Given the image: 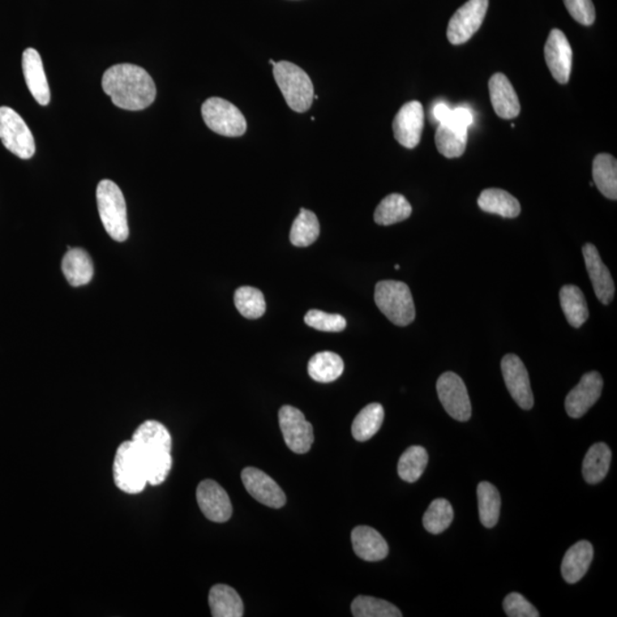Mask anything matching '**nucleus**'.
<instances>
[{"mask_svg": "<svg viewBox=\"0 0 617 617\" xmlns=\"http://www.w3.org/2000/svg\"><path fill=\"white\" fill-rule=\"evenodd\" d=\"M206 125L217 134L238 137L245 134L247 123L237 106L221 97H211L201 106Z\"/></svg>", "mask_w": 617, "mask_h": 617, "instance_id": "obj_6", "label": "nucleus"}, {"mask_svg": "<svg viewBox=\"0 0 617 617\" xmlns=\"http://www.w3.org/2000/svg\"><path fill=\"white\" fill-rule=\"evenodd\" d=\"M544 57L554 78L559 84H567L573 66V51L567 37L561 30L554 29L548 34L544 47Z\"/></svg>", "mask_w": 617, "mask_h": 617, "instance_id": "obj_13", "label": "nucleus"}, {"mask_svg": "<svg viewBox=\"0 0 617 617\" xmlns=\"http://www.w3.org/2000/svg\"><path fill=\"white\" fill-rule=\"evenodd\" d=\"M320 226L316 214L302 208L291 226L290 243L297 247H308L318 239Z\"/></svg>", "mask_w": 617, "mask_h": 617, "instance_id": "obj_33", "label": "nucleus"}, {"mask_svg": "<svg viewBox=\"0 0 617 617\" xmlns=\"http://www.w3.org/2000/svg\"><path fill=\"white\" fill-rule=\"evenodd\" d=\"M449 120L458 124V125L469 128V126L473 125L474 115L468 108H457L452 110L451 118H449Z\"/></svg>", "mask_w": 617, "mask_h": 617, "instance_id": "obj_41", "label": "nucleus"}, {"mask_svg": "<svg viewBox=\"0 0 617 617\" xmlns=\"http://www.w3.org/2000/svg\"><path fill=\"white\" fill-rule=\"evenodd\" d=\"M436 147L446 158H458L465 152L468 127L451 122L439 124L436 132Z\"/></svg>", "mask_w": 617, "mask_h": 617, "instance_id": "obj_23", "label": "nucleus"}, {"mask_svg": "<svg viewBox=\"0 0 617 617\" xmlns=\"http://www.w3.org/2000/svg\"><path fill=\"white\" fill-rule=\"evenodd\" d=\"M501 370L513 401L520 409L529 410L533 409L534 396L531 392L529 372L524 363L516 355L509 354L501 362Z\"/></svg>", "mask_w": 617, "mask_h": 617, "instance_id": "obj_11", "label": "nucleus"}, {"mask_svg": "<svg viewBox=\"0 0 617 617\" xmlns=\"http://www.w3.org/2000/svg\"><path fill=\"white\" fill-rule=\"evenodd\" d=\"M0 140L8 152L21 160H30L36 152L32 131L15 110L0 106Z\"/></svg>", "mask_w": 617, "mask_h": 617, "instance_id": "obj_7", "label": "nucleus"}, {"mask_svg": "<svg viewBox=\"0 0 617 617\" xmlns=\"http://www.w3.org/2000/svg\"><path fill=\"white\" fill-rule=\"evenodd\" d=\"M603 381L598 372H590L582 376L580 382L565 401V409L569 417L580 419L602 396Z\"/></svg>", "mask_w": 617, "mask_h": 617, "instance_id": "obj_15", "label": "nucleus"}, {"mask_svg": "<svg viewBox=\"0 0 617 617\" xmlns=\"http://www.w3.org/2000/svg\"><path fill=\"white\" fill-rule=\"evenodd\" d=\"M454 520L452 504L445 499L432 501L423 516V526L428 533L440 534L451 526Z\"/></svg>", "mask_w": 617, "mask_h": 617, "instance_id": "obj_36", "label": "nucleus"}, {"mask_svg": "<svg viewBox=\"0 0 617 617\" xmlns=\"http://www.w3.org/2000/svg\"><path fill=\"white\" fill-rule=\"evenodd\" d=\"M214 617H242L244 603L237 591L226 585H214L208 595Z\"/></svg>", "mask_w": 617, "mask_h": 617, "instance_id": "obj_25", "label": "nucleus"}, {"mask_svg": "<svg viewBox=\"0 0 617 617\" xmlns=\"http://www.w3.org/2000/svg\"><path fill=\"white\" fill-rule=\"evenodd\" d=\"M351 612L355 617H401L398 608L383 599L359 595L351 603Z\"/></svg>", "mask_w": 617, "mask_h": 617, "instance_id": "obj_37", "label": "nucleus"}, {"mask_svg": "<svg viewBox=\"0 0 617 617\" xmlns=\"http://www.w3.org/2000/svg\"><path fill=\"white\" fill-rule=\"evenodd\" d=\"M280 426L287 447L297 454H306L314 444V428L304 418L301 410L293 406H282L280 410Z\"/></svg>", "mask_w": 617, "mask_h": 617, "instance_id": "obj_10", "label": "nucleus"}, {"mask_svg": "<svg viewBox=\"0 0 617 617\" xmlns=\"http://www.w3.org/2000/svg\"><path fill=\"white\" fill-rule=\"evenodd\" d=\"M102 88L120 109L140 111L152 106L157 89L152 76L134 64H117L103 75Z\"/></svg>", "mask_w": 617, "mask_h": 617, "instance_id": "obj_1", "label": "nucleus"}, {"mask_svg": "<svg viewBox=\"0 0 617 617\" xmlns=\"http://www.w3.org/2000/svg\"><path fill=\"white\" fill-rule=\"evenodd\" d=\"M196 496L201 512L208 520L226 522L233 516L228 493L214 480H203L197 487Z\"/></svg>", "mask_w": 617, "mask_h": 617, "instance_id": "obj_12", "label": "nucleus"}, {"mask_svg": "<svg viewBox=\"0 0 617 617\" xmlns=\"http://www.w3.org/2000/svg\"><path fill=\"white\" fill-rule=\"evenodd\" d=\"M235 306L240 315L247 319H259L265 314L264 295L262 291L251 286L239 287L235 293Z\"/></svg>", "mask_w": 617, "mask_h": 617, "instance_id": "obj_35", "label": "nucleus"}, {"mask_svg": "<svg viewBox=\"0 0 617 617\" xmlns=\"http://www.w3.org/2000/svg\"><path fill=\"white\" fill-rule=\"evenodd\" d=\"M451 114L452 110L445 103H438V105H436L434 111H432V115L439 124L447 123L449 118H451Z\"/></svg>", "mask_w": 617, "mask_h": 617, "instance_id": "obj_42", "label": "nucleus"}, {"mask_svg": "<svg viewBox=\"0 0 617 617\" xmlns=\"http://www.w3.org/2000/svg\"><path fill=\"white\" fill-rule=\"evenodd\" d=\"M491 101L493 108L499 117L503 119L516 118L520 113V102L513 86L507 76L495 74L492 76L490 83Z\"/></svg>", "mask_w": 617, "mask_h": 617, "instance_id": "obj_19", "label": "nucleus"}, {"mask_svg": "<svg viewBox=\"0 0 617 617\" xmlns=\"http://www.w3.org/2000/svg\"><path fill=\"white\" fill-rule=\"evenodd\" d=\"M505 614L509 617H539V612L524 595L512 593L503 602Z\"/></svg>", "mask_w": 617, "mask_h": 617, "instance_id": "obj_39", "label": "nucleus"}, {"mask_svg": "<svg viewBox=\"0 0 617 617\" xmlns=\"http://www.w3.org/2000/svg\"><path fill=\"white\" fill-rule=\"evenodd\" d=\"M437 393L444 409L454 419L469 421L471 402L465 382L453 372H446L437 381Z\"/></svg>", "mask_w": 617, "mask_h": 617, "instance_id": "obj_8", "label": "nucleus"}, {"mask_svg": "<svg viewBox=\"0 0 617 617\" xmlns=\"http://www.w3.org/2000/svg\"><path fill=\"white\" fill-rule=\"evenodd\" d=\"M355 554L366 561L383 560L389 554L388 543L382 535L372 527L358 526L351 533Z\"/></svg>", "mask_w": 617, "mask_h": 617, "instance_id": "obj_20", "label": "nucleus"}, {"mask_svg": "<svg viewBox=\"0 0 617 617\" xmlns=\"http://www.w3.org/2000/svg\"><path fill=\"white\" fill-rule=\"evenodd\" d=\"M559 297L566 319L573 327L580 328L589 318L585 294L576 285H566L560 290Z\"/></svg>", "mask_w": 617, "mask_h": 617, "instance_id": "obj_28", "label": "nucleus"}, {"mask_svg": "<svg viewBox=\"0 0 617 617\" xmlns=\"http://www.w3.org/2000/svg\"><path fill=\"white\" fill-rule=\"evenodd\" d=\"M569 14L576 23L593 25L595 20V8L593 0H564Z\"/></svg>", "mask_w": 617, "mask_h": 617, "instance_id": "obj_40", "label": "nucleus"}, {"mask_svg": "<svg viewBox=\"0 0 617 617\" xmlns=\"http://www.w3.org/2000/svg\"><path fill=\"white\" fill-rule=\"evenodd\" d=\"M478 206L483 212L507 218L517 217L521 211L520 201L509 192L496 188L483 190L479 196Z\"/></svg>", "mask_w": 617, "mask_h": 617, "instance_id": "obj_24", "label": "nucleus"}, {"mask_svg": "<svg viewBox=\"0 0 617 617\" xmlns=\"http://www.w3.org/2000/svg\"><path fill=\"white\" fill-rule=\"evenodd\" d=\"M479 517L486 529H493L500 520L501 496L494 485L482 482L477 488Z\"/></svg>", "mask_w": 617, "mask_h": 617, "instance_id": "obj_32", "label": "nucleus"}, {"mask_svg": "<svg viewBox=\"0 0 617 617\" xmlns=\"http://www.w3.org/2000/svg\"><path fill=\"white\" fill-rule=\"evenodd\" d=\"M115 486L127 494H139L148 485L145 466L132 440L120 444L114 461Z\"/></svg>", "mask_w": 617, "mask_h": 617, "instance_id": "obj_5", "label": "nucleus"}, {"mask_svg": "<svg viewBox=\"0 0 617 617\" xmlns=\"http://www.w3.org/2000/svg\"><path fill=\"white\" fill-rule=\"evenodd\" d=\"M428 456L421 446H411L407 448L398 462V474L406 483L418 482L426 470Z\"/></svg>", "mask_w": 617, "mask_h": 617, "instance_id": "obj_34", "label": "nucleus"}, {"mask_svg": "<svg viewBox=\"0 0 617 617\" xmlns=\"http://www.w3.org/2000/svg\"><path fill=\"white\" fill-rule=\"evenodd\" d=\"M345 363L340 355L329 351L316 354L308 364V375L319 383L333 382L342 375Z\"/></svg>", "mask_w": 617, "mask_h": 617, "instance_id": "obj_29", "label": "nucleus"}, {"mask_svg": "<svg viewBox=\"0 0 617 617\" xmlns=\"http://www.w3.org/2000/svg\"><path fill=\"white\" fill-rule=\"evenodd\" d=\"M304 321L308 326L321 332H342L346 327L345 317L337 314H327L320 310H310L304 317Z\"/></svg>", "mask_w": 617, "mask_h": 617, "instance_id": "obj_38", "label": "nucleus"}, {"mask_svg": "<svg viewBox=\"0 0 617 617\" xmlns=\"http://www.w3.org/2000/svg\"><path fill=\"white\" fill-rule=\"evenodd\" d=\"M593 177L595 186L608 199L617 198V161L612 154L600 153L594 158Z\"/></svg>", "mask_w": 617, "mask_h": 617, "instance_id": "obj_27", "label": "nucleus"}, {"mask_svg": "<svg viewBox=\"0 0 617 617\" xmlns=\"http://www.w3.org/2000/svg\"><path fill=\"white\" fill-rule=\"evenodd\" d=\"M273 76L291 110L303 114L311 108L314 85L303 69L294 63L281 61L274 64Z\"/></svg>", "mask_w": 617, "mask_h": 617, "instance_id": "obj_3", "label": "nucleus"}, {"mask_svg": "<svg viewBox=\"0 0 617 617\" xmlns=\"http://www.w3.org/2000/svg\"><path fill=\"white\" fill-rule=\"evenodd\" d=\"M98 213L106 233L115 242L128 238L126 201L120 188L110 180H102L97 190Z\"/></svg>", "mask_w": 617, "mask_h": 617, "instance_id": "obj_2", "label": "nucleus"}, {"mask_svg": "<svg viewBox=\"0 0 617 617\" xmlns=\"http://www.w3.org/2000/svg\"><path fill=\"white\" fill-rule=\"evenodd\" d=\"M242 480L246 491L257 502L269 508L281 509L286 503L285 493L274 480L260 469L246 468L243 470Z\"/></svg>", "mask_w": 617, "mask_h": 617, "instance_id": "obj_16", "label": "nucleus"}, {"mask_svg": "<svg viewBox=\"0 0 617 617\" xmlns=\"http://www.w3.org/2000/svg\"><path fill=\"white\" fill-rule=\"evenodd\" d=\"M411 206L404 196L392 194L381 201L374 213V221L380 226L396 225L411 216Z\"/></svg>", "mask_w": 617, "mask_h": 617, "instance_id": "obj_31", "label": "nucleus"}, {"mask_svg": "<svg viewBox=\"0 0 617 617\" xmlns=\"http://www.w3.org/2000/svg\"><path fill=\"white\" fill-rule=\"evenodd\" d=\"M582 252L595 295H597L599 301L603 304L611 303L612 299H614L615 285L610 270H608L599 255L597 247L593 245V244H585L582 248Z\"/></svg>", "mask_w": 617, "mask_h": 617, "instance_id": "obj_17", "label": "nucleus"}, {"mask_svg": "<svg viewBox=\"0 0 617 617\" xmlns=\"http://www.w3.org/2000/svg\"><path fill=\"white\" fill-rule=\"evenodd\" d=\"M487 8L488 0H469L458 8L449 20L448 41L453 45H462L469 41L482 27Z\"/></svg>", "mask_w": 617, "mask_h": 617, "instance_id": "obj_9", "label": "nucleus"}, {"mask_svg": "<svg viewBox=\"0 0 617 617\" xmlns=\"http://www.w3.org/2000/svg\"><path fill=\"white\" fill-rule=\"evenodd\" d=\"M612 462L611 448L606 444L598 443L591 446L583 460V478L590 485H595L605 479Z\"/></svg>", "mask_w": 617, "mask_h": 617, "instance_id": "obj_26", "label": "nucleus"}, {"mask_svg": "<svg viewBox=\"0 0 617 617\" xmlns=\"http://www.w3.org/2000/svg\"><path fill=\"white\" fill-rule=\"evenodd\" d=\"M383 421V406L377 402L367 405L354 419L353 428H351L354 438L358 441L370 440L379 432Z\"/></svg>", "mask_w": 617, "mask_h": 617, "instance_id": "obj_30", "label": "nucleus"}, {"mask_svg": "<svg viewBox=\"0 0 617 617\" xmlns=\"http://www.w3.org/2000/svg\"><path fill=\"white\" fill-rule=\"evenodd\" d=\"M63 257L62 272L69 284L78 287L88 284L94 274L91 256L83 248H69Z\"/></svg>", "mask_w": 617, "mask_h": 617, "instance_id": "obj_22", "label": "nucleus"}, {"mask_svg": "<svg viewBox=\"0 0 617 617\" xmlns=\"http://www.w3.org/2000/svg\"><path fill=\"white\" fill-rule=\"evenodd\" d=\"M269 63L272 64V66H274V64H276L277 62H274L273 60H270Z\"/></svg>", "mask_w": 617, "mask_h": 617, "instance_id": "obj_43", "label": "nucleus"}, {"mask_svg": "<svg viewBox=\"0 0 617 617\" xmlns=\"http://www.w3.org/2000/svg\"><path fill=\"white\" fill-rule=\"evenodd\" d=\"M423 126V106L419 101H410L402 106L394 117L393 134L402 147L414 149L421 141Z\"/></svg>", "mask_w": 617, "mask_h": 617, "instance_id": "obj_14", "label": "nucleus"}, {"mask_svg": "<svg viewBox=\"0 0 617 617\" xmlns=\"http://www.w3.org/2000/svg\"><path fill=\"white\" fill-rule=\"evenodd\" d=\"M23 69L25 83L32 96L41 106L51 101L49 81L40 53L34 49H27L23 55Z\"/></svg>", "mask_w": 617, "mask_h": 617, "instance_id": "obj_18", "label": "nucleus"}, {"mask_svg": "<svg viewBox=\"0 0 617 617\" xmlns=\"http://www.w3.org/2000/svg\"><path fill=\"white\" fill-rule=\"evenodd\" d=\"M594 559V547L588 541H580L574 544L566 552L563 563H561V574L564 580L569 585H574L585 576Z\"/></svg>", "mask_w": 617, "mask_h": 617, "instance_id": "obj_21", "label": "nucleus"}, {"mask_svg": "<svg viewBox=\"0 0 617 617\" xmlns=\"http://www.w3.org/2000/svg\"><path fill=\"white\" fill-rule=\"evenodd\" d=\"M380 311L397 326H407L415 319V306L410 287L405 282L382 281L377 282L374 294Z\"/></svg>", "mask_w": 617, "mask_h": 617, "instance_id": "obj_4", "label": "nucleus"}]
</instances>
